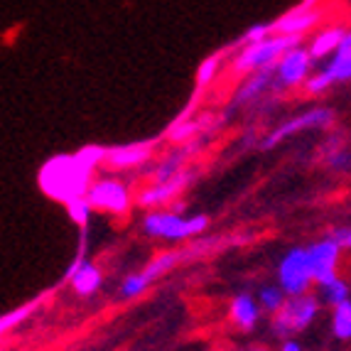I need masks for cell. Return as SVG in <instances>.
Here are the masks:
<instances>
[{
    "mask_svg": "<svg viewBox=\"0 0 351 351\" xmlns=\"http://www.w3.org/2000/svg\"><path fill=\"white\" fill-rule=\"evenodd\" d=\"M322 312V300L317 293H304L287 298L282 310L270 317V329L278 339H290L293 334H302L315 324Z\"/></svg>",
    "mask_w": 351,
    "mask_h": 351,
    "instance_id": "277c9868",
    "label": "cell"
},
{
    "mask_svg": "<svg viewBox=\"0 0 351 351\" xmlns=\"http://www.w3.org/2000/svg\"><path fill=\"white\" fill-rule=\"evenodd\" d=\"M302 40L304 37H300V35H270L268 40L246 45V47H241V52L234 57L231 69H234V74L248 76V74H253V71L276 66L290 49L302 45Z\"/></svg>",
    "mask_w": 351,
    "mask_h": 351,
    "instance_id": "3957f363",
    "label": "cell"
},
{
    "mask_svg": "<svg viewBox=\"0 0 351 351\" xmlns=\"http://www.w3.org/2000/svg\"><path fill=\"white\" fill-rule=\"evenodd\" d=\"M307 256H310L315 282H322L334 276H339L341 246L332 239V236H324V239L310 243V246H307Z\"/></svg>",
    "mask_w": 351,
    "mask_h": 351,
    "instance_id": "8fae6325",
    "label": "cell"
},
{
    "mask_svg": "<svg viewBox=\"0 0 351 351\" xmlns=\"http://www.w3.org/2000/svg\"><path fill=\"white\" fill-rule=\"evenodd\" d=\"M152 152H155V143H130V145L106 147L104 167H108V170H133V167H141L147 160H152Z\"/></svg>",
    "mask_w": 351,
    "mask_h": 351,
    "instance_id": "7c38bea8",
    "label": "cell"
},
{
    "mask_svg": "<svg viewBox=\"0 0 351 351\" xmlns=\"http://www.w3.org/2000/svg\"><path fill=\"white\" fill-rule=\"evenodd\" d=\"M37 304L40 302H27V304H23V307H18V310L3 315V319H0V329H3V332H10L12 327H18L20 322H25V319L37 310Z\"/></svg>",
    "mask_w": 351,
    "mask_h": 351,
    "instance_id": "484cf974",
    "label": "cell"
},
{
    "mask_svg": "<svg viewBox=\"0 0 351 351\" xmlns=\"http://www.w3.org/2000/svg\"><path fill=\"white\" fill-rule=\"evenodd\" d=\"M273 35V23H261V25H253L248 27L239 40V47H246V45H253V42H261V40H268Z\"/></svg>",
    "mask_w": 351,
    "mask_h": 351,
    "instance_id": "83f0119b",
    "label": "cell"
},
{
    "mask_svg": "<svg viewBox=\"0 0 351 351\" xmlns=\"http://www.w3.org/2000/svg\"><path fill=\"white\" fill-rule=\"evenodd\" d=\"M265 312L261 310V304H258V298L251 293H239L231 304H228V317H231V324H234L239 332H253L261 322V317Z\"/></svg>",
    "mask_w": 351,
    "mask_h": 351,
    "instance_id": "4fadbf2b",
    "label": "cell"
},
{
    "mask_svg": "<svg viewBox=\"0 0 351 351\" xmlns=\"http://www.w3.org/2000/svg\"><path fill=\"white\" fill-rule=\"evenodd\" d=\"M344 37H346V29L339 27V25H334V27H327V29H322V32H317V35L310 40V45H307V49H310L315 62H322V59H329L334 52H337V47L341 45Z\"/></svg>",
    "mask_w": 351,
    "mask_h": 351,
    "instance_id": "ac0fdd59",
    "label": "cell"
},
{
    "mask_svg": "<svg viewBox=\"0 0 351 351\" xmlns=\"http://www.w3.org/2000/svg\"><path fill=\"white\" fill-rule=\"evenodd\" d=\"M219 66H221V54H214V57L204 59L199 64V69H197V88L209 86V84L217 79Z\"/></svg>",
    "mask_w": 351,
    "mask_h": 351,
    "instance_id": "d4e9b609",
    "label": "cell"
},
{
    "mask_svg": "<svg viewBox=\"0 0 351 351\" xmlns=\"http://www.w3.org/2000/svg\"><path fill=\"white\" fill-rule=\"evenodd\" d=\"M268 88H276V66H268V69H261V71L248 74L246 79H243V84L239 86V91H236L231 108L253 104V101L261 99Z\"/></svg>",
    "mask_w": 351,
    "mask_h": 351,
    "instance_id": "5bb4252c",
    "label": "cell"
},
{
    "mask_svg": "<svg viewBox=\"0 0 351 351\" xmlns=\"http://www.w3.org/2000/svg\"><path fill=\"white\" fill-rule=\"evenodd\" d=\"M317 62L312 59L310 49L304 45L293 47L285 57L276 64V88H298L312 76V66Z\"/></svg>",
    "mask_w": 351,
    "mask_h": 351,
    "instance_id": "30bf717a",
    "label": "cell"
},
{
    "mask_svg": "<svg viewBox=\"0 0 351 351\" xmlns=\"http://www.w3.org/2000/svg\"><path fill=\"white\" fill-rule=\"evenodd\" d=\"M189 258H192V251H189V246L172 248V251L158 253V256L152 258L145 268L135 270V273L125 276V280L121 282V287H118V298H121V300L141 298V295L145 293L152 282L160 280L162 276H167L172 268H177V265L184 263V261H189Z\"/></svg>",
    "mask_w": 351,
    "mask_h": 351,
    "instance_id": "5b68a950",
    "label": "cell"
},
{
    "mask_svg": "<svg viewBox=\"0 0 351 351\" xmlns=\"http://www.w3.org/2000/svg\"><path fill=\"white\" fill-rule=\"evenodd\" d=\"M206 123H209V121H177V123L167 130V135H170L172 143H184V141H189V138H194L199 130H204Z\"/></svg>",
    "mask_w": 351,
    "mask_h": 351,
    "instance_id": "603a6c76",
    "label": "cell"
},
{
    "mask_svg": "<svg viewBox=\"0 0 351 351\" xmlns=\"http://www.w3.org/2000/svg\"><path fill=\"white\" fill-rule=\"evenodd\" d=\"M319 23V12L315 8H295V10L285 12L273 23V35H300L304 37V32H310L315 25Z\"/></svg>",
    "mask_w": 351,
    "mask_h": 351,
    "instance_id": "9a60e30c",
    "label": "cell"
},
{
    "mask_svg": "<svg viewBox=\"0 0 351 351\" xmlns=\"http://www.w3.org/2000/svg\"><path fill=\"white\" fill-rule=\"evenodd\" d=\"M334 241L341 246V251H351V226H341V228H334L332 234Z\"/></svg>",
    "mask_w": 351,
    "mask_h": 351,
    "instance_id": "f546056e",
    "label": "cell"
},
{
    "mask_svg": "<svg viewBox=\"0 0 351 351\" xmlns=\"http://www.w3.org/2000/svg\"><path fill=\"white\" fill-rule=\"evenodd\" d=\"M69 282H71V287H74L76 295L88 298V295L99 293L101 285H104V270H101L96 263H91V261H86V263L69 278Z\"/></svg>",
    "mask_w": 351,
    "mask_h": 351,
    "instance_id": "d6986e66",
    "label": "cell"
},
{
    "mask_svg": "<svg viewBox=\"0 0 351 351\" xmlns=\"http://www.w3.org/2000/svg\"><path fill=\"white\" fill-rule=\"evenodd\" d=\"M315 287H317L319 300H322V304H329V307H334V304H339L351 298L349 282H346L341 276H334V278H329V280L317 282Z\"/></svg>",
    "mask_w": 351,
    "mask_h": 351,
    "instance_id": "ffe728a7",
    "label": "cell"
},
{
    "mask_svg": "<svg viewBox=\"0 0 351 351\" xmlns=\"http://www.w3.org/2000/svg\"><path fill=\"white\" fill-rule=\"evenodd\" d=\"M209 228L206 214H194V217H182L172 209H152L143 217V234L160 241H194L199 239Z\"/></svg>",
    "mask_w": 351,
    "mask_h": 351,
    "instance_id": "7a4b0ae2",
    "label": "cell"
},
{
    "mask_svg": "<svg viewBox=\"0 0 351 351\" xmlns=\"http://www.w3.org/2000/svg\"><path fill=\"white\" fill-rule=\"evenodd\" d=\"M332 337L339 341H351V298L332 307Z\"/></svg>",
    "mask_w": 351,
    "mask_h": 351,
    "instance_id": "44dd1931",
    "label": "cell"
},
{
    "mask_svg": "<svg viewBox=\"0 0 351 351\" xmlns=\"http://www.w3.org/2000/svg\"><path fill=\"white\" fill-rule=\"evenodd\" d=\"M334 84H332V79H329L327 74H324V69H319V71H315V74L304 82V94H310V96H322V94H327L329 88H332Z\"/></svg>",
    "mask_w": 351,
    "mask_h": 351,
    "instance_id": "4316f807",
    "label": "cell"
},
{
    "mask_svg": "<svg viewBox=\"0 0 351 351\" xmlns=\"http://www.w3.org/2000/svg\"><path fill=\"white\" fill-rule=\"evenodd\" d=\"M251 351H268V349H265V346H253Z\"/></svg>",
    "mask_w": 351,
    "mask_h": 351,
    "instance_id": "1f68e13d",
    "label": "cell"
},
{
    "mask_svg": "<svg viewBox=\"0 0 351 351\" xmlns=\"http://www.w3.org/2000/svg\"><path fill=\"white\" fill-rule=\"evenodd\" d=\"M88 204L94 206V211H104L111 217H125L133 206V192L123 180L118 177H96L91 182V187L86 192Z\"/></svg>",
    "mask_w": 351,
    "mask_h": 351,
    "instance_id": "8992f818",
    "label": "cell"
},
{
    "mask_svg": "<svg viewBox=\"0 0 351 351\" xmlns=\"http://www.w3.org/2000/svg\"><path fill=\"white\" fill-rule=\"evenodd\" d=\"M324 74L332 79V84H346L351 82V29L337 47V52L327 59V64L322 66Z\"/></svg>",
    "mask_w": 351,
    "mask_h": 351,
    "instance_id": "e0dca14e",
    "label": "cell"
},
{
    "mask_svg": "<svg viewBox=\"0 0 351 351\" xmlns=\"http://www.w3.org/2000/svg\"><path fill=\"white\" fill-rule=\"evenodd\" d=\"M256 298H258V304H261V310L265 312V315H278V312L282 310V304L287 302V298H290V295L285 293V290H282L280 285H263L261 287V290H258L256 293Z\"/></svg>",
    "mask_w": 351,
    "mask_h": 351,
    "instance_id": "7402d4cb",
    "label": "cell"
},
{
    "mask_svg": "<svg viewBox=\"0 0 351 351\" xmlns=\"http://www.w3.org/2000/svg\"><path fill=\"white\" fill-rule=\"evenodd\" d=\"M280 351H304V349H302V344H300L298 339H293V337H290V339H282Z\"/></svg>",
    "mask_w": 351,
    "mask_h": 351,
    "instance_id": "4dcf8cb0",
    "label": "cell"
},
{
    "mask_svg": "<svg viewBox=\"0 0 351 351\" xmlns=\"http://www.w3.org/2000/svg\"><path fill=\"white\" fill-rule=\"evenodd\" d=\"M332 123H334L332 108H322V106H319V108H310V111L300 113V116L282 121L276 130H270V133L265 135V141L261 143V147L270 150V147L280 145V143H285L287 138H293V135L304 133V130H324Z\"/></svg>",
    "mask_w": 351,
    "mask_h": 351,
    "instance_id": "ba28073f",
    "label": "cell"
},
{
    "mask_svg": "<svg viewBox=\"0 0 351 351\" xmlns=\"http://www.w3.org/2000/svg\"><path fill=\"white\" fill-rule=\"evenodd\" d=\"M192 182H194L192 170H182L180 175H175L172 180L152 182V184H147L145 189H141V194L135 197V204L143 206V209H147V211L172 206V202H175Z\"/></svg>",
    "mask_w": 351,
    "mask_h": 351,
    "instance_id": "9c48e42d",
    "label": "cell"
},
{
    "mask_svg": "<svg viewBox=\"0 0 351 351\" xmlns=\"http://www.w3.org/2000/svg\"><path fill=\"white\" fill-rule=\"evenodd\" d=\"M106 160V147L86 145L74 155H57L47 160L37 172V184L49 199L69 204L71 199L86 197L94 175Z\"/></svg>",
    "mask_w": 351,
    "mask_h": 351,
    "instance_id": "6da1fadb",
    "label": "cell"
},
{
    "mask_svg": "<svg viewBox=\"0 0 351 351\" xmlns=\"http://www.w3.org/2000/svg\"><path fill=\"white\" fill-rule=\"evenodd\" d=\"M199 145H202V141H199V138H194V143H187V145H182V147H177V150H172L170 155H165V158L160 160L155 167H152L150 180L152 182H165V180H172L175 175H180V172L184 170V162L192 158Z\"/></svg>",
    "mask_w": 351,
    "mask_h": 351,
    "instance_id": "2e32d148",
    "label": "cell"
},
{
    "mask_svg": "<svg viewBox=\"0 0 351 351\" xmlns=\"http://www.w3.org/2000/svg\"><path fill=\"white\" fill-rule=\"evenodd\" d=\"M66 211H69V219L76 223L79 228H86L88 226V217L94 214V206L88 204L86 197H79V199H71L69 204H64Z\"/></svg>",
    "mask_w": 351,
    "mask_h": 351,
    "instance_id": "cb8c5ba5",
    "label": "cell"
},
{
    "mask_svg": "<svg viewBox=\"0 0 351 351\" xmlns=\"http://www.w3.org/2000/svg\"><path fill=\"white\" fill-rule=\"evenodd\" d=\"M327 167L334 172H346L351 170V152L349 150H337V147H329L327 152Z\"/></svg>",
    "mask_w": 351,
    "mask_h": 351,
    "instance_id": "f1b7e54d",
    "label": "cell"
},
{
    "mask_svg": "<svg viewBox=\"0 0 351 351\" xmlns=\"http://www.w3.org/2000/svg\"><path fill=\"white\" fill-rule=\"evenodd\" d=\"M278 285L285 290L290 298L293 295L312 293V287L317 285L315 276H312L310 256H307V246H293L278 263Z\"/></svg>",
    "mask_w": 351,
    "mask_h": 351,
    "instance_id": "52a82bcc",
    "label": "cell"
}]
</instances>
